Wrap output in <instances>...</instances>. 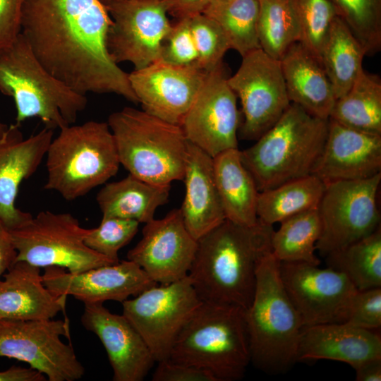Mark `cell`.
Listing matches in <instances>:
<instances>
[{"instance_id": "1f68e13d", "label": "cell", "mask_w": 381, "mask_h": 381, "mask_svg": "<svg viewBox=\"0 0 381 381\" xmlns=\"http://www.w3.org/2000/svg\"><path fill=\"white\" fill-rule=\"evenodd\" d=\"M327 267L341 273L358 291L381 287V229L325 256Z\"/></svg>"}, {"instance_id": "ab89813d", "label": "cell", "mask_w": 381, "mask_h": 381, "mask_svg": "<svg viewBox=\"0 0 381 381\" xmlns=\"http://www.w3.org/2000/svg\"><path fill=\"white\" fill-rule=\"evenodd\" d=\"M342 322L378 331L381 327V287L357 290L347 305Z\"/></svg>"}, {"instance_id": "f907efd6", "label": "cell", "mask_w": 381, "mask_h": 381, "mask_svg": "<svg viewBox=\"0 0 381 381\" xmlns=\"http://www.w3.org/2000/svg\"><path fill=\"white\" fill-rule=\"evenodd\" d=\"M228 1V0H212L211 1H214V2H221V1Z\"/></svg>"}, {"instance_id": "c3c4849f", "label": "cell", "mask_w": 381, "mask_h": 381, "mask_svg": "<svg viewBox=\"0 0 381 381\" xmlns=\"http://www.w3.org/2000/svg\"><path fill=\"white\" fill-rule=\"evenodd\" d=\"M8 126H9L0 121V140L3 138V136L7 131Z\"/></svg>"}, {"instance_id": "d6986e66", "label": "cell", "mask_w": 381, "mask_h": 381, "mask_svg": "<svg viewBox=\"0 0 381 381\" xmlns=\"http://www.w3.org/2000/svg\"><path fill=\"white\" fill-rule=\"evenodd\" d=\"M44 286L56 295L73 296L84 304L107 301L122 303L157 284L137 264L129 260L72 274L61 267H44Z\"/></svg>"}, {"instance_id": "9c48e42d", "label": "cell", "mask_w": 381, "mask_h": 381, "mask_svg": "<svg viewBox=\"0 0 381 381\" xmlns=\"http://www.w3.org/2000/svg\"><path fill=\"white\" fill-rule=\"evenodd\" d=\"M9 232L17 250L16 262L61 267L72 274L116 263L86 246L89 229L70 213L42 211Z\"/></svg>"}, {"instance_id": "ac0fdd59", "label": "cell", "mask_w": 381, "mask_h": 381, "mask_svg": "<svg viewBox=\"0 0 381 381\" xmlns=\"http://www.w3.org/2000/svg\"><path fill=\"white\" fill-rule=\"evenodd\" d=\"M197 65L176 66L157 60L128 73L142 110L179 125L193 102L206 75Z\"/></svg>"}, {"instance_id": "836d02e7", "label": "cell", "mask_w": 381, "mask_h": 381, "mask_svg": "<svg viewBox=\"0 0 381 381\" xmlns=\"http://www.w3.org/2000/svg\"><path fill=\"white\" fill-rule=\"evenodd\" d=\"M258 0L211 1L202 13L222 28L230 49L241 56L260 48L258 37Z\"/></svg>"}, {"instance_id": "52a82bcc", "label": "cell", "mask_w": 381, "mask_h": 381, "mask_svg": "<svg viewBox=\"0 0 381 381\" xmlns=\"http://www.w3.org/2000/svg\"><path fill=\"white\" fill-rule=\"evenodd\" d=\"M44 188L74 200L115 176L121 165L107 122L89 121L59 129L46 154Z\"/></svg>"}, {"instance_id": "681fc988", "label": "cell", "mask_w": 381, "mask_h": 381, "mask_svg": "<svg viewBox=\"0 0 381 381\" xmlns=\"http://www.w3.org/2000/svg\"><path fill=\"white\" fill-rule=\"evenodd\" d=\"M102 4H103L105 6L112 4V3H114V2H116V1H121V0H99Z\"/></svg>"}, {"instance_id": "cb8c5ba5", "label": "cell", "mask_w": 381, "mask_h": 381, "mask_svg": "<svg viewBox=\"0 0 381 381\" xmlns=\"http://www.w3.org/2000/svg\"><path fill=\"white\" fill-rule=\"evenodd\" d=\"M3 277L0 320H48L64 311L67 296L56 295L44 286L40 267L17 261Z\"/></svg>"}, {"instance_id": "f35d334b", "label": "cell", "mask_w": 381, "mask_h": 381, "mask_svg": "<svg viewBox=\"0 0 381 381\" xmlns=\"http://www.w3.org/2000/svg\"><path fill=\"white\" fill-rule=\"evenodd\" d=\"M139 224L131 219L102 217L97 227L89 229L85 243L90 249L118 262L119 251L135 236Z\"/></svg>"}, {"instance_id": "5bb4252c", "label": "cell", "mask_w": 381, "mask_h": 381, "mask_svg": "<svg viewBox=\"0 0 381 381\" xmlns=\"http://www.w3.org/2000/svg\"><path fill=\"white\" fill-rule=\"evenodd\" d=\"M223 62L207 71L180 126L187 140L212 158L238 148L240 113Z\"/></svg>"}, {"instance_id": "9a60e30c", "label": "cell", "mask_w": 381, "mask_h": 381, "mask_svg": "<svg viewBox=\"0 0 381 381\" xmlns=\"http://www.w3.org/2000/svg\"><path fill=\"white\" fill-rule=\"evenodd\" d=\"M112 24L107 46L113 60L134 69L159 60L172 23L162 0H121L106 6Z\"/></svg>"}, {"instance_id": "3957f363", "label": "cell", "mask_w": 381, "mask_h": 381, "mask_svg": "<svg viewBox=\"0 0 381 381\" xmlns=\"http://www.w3.org/2000/svg\"><path fill=\"white\" fill-rule=\"evenodd\" d=\"M279 265L272 251L260 259L254 295L246 310L250 363L270 374L285 373L298 362L304 327L282 282Z\"/></svg>"}, {"instance_id": "d590c367", "label": "cell", "mask_w": 381, "mask_h": 381, "mask_svg": "<svg viewBox=\"0 0 381 381\" xmlns=\"http://www.w3.org/2000/svg\"><path fill=\"white\" fill-rule=\"evenodd\" d=\"M366 55L381 49V0H330Z\"/></svg>"}, {"instance_id": "f546056e", "label": "cell", "mask_w": 381, "mask_h": 381, "mask_svg": "<svg viewBox=\"0 0 381 381\" xmlns=\"http://www.w3.org/2000/svg\"><path fill=\"white\" fill-rule=\"evenodd\" d=\"M348 127L381 135V80L363 68L349 90L337 99L329 118Z\"/></svg>"}, {"instance_id": "7402d4cb", "label": "cell", "mask_w": 381, "mask_h": 381, "mask_svg": "<svg viewBox=\"0 0 381 381\" xmlns=\"http://www.w3.org/2000/svg\"><path fill=\"white\" fill-rule=\"evenodd\" d=\"M381 135L328 119L326 140L313 174L325 185L365 179L380 173Z\"/></svg>"}, {"instance_id": "74e56055", "label": "cell", "mask_w": 381, "mask_h": 381, "mask_svg": "<svg viewBox=\"0 0 381 381\" xmlns=\"http://www.w3.org/2000/svg\"><path fill=\"white\" fill-rule=\"evenodd\" d=\"M189 20L198 53L196 65L209 71L222 62L230 49L228 41L219 25L204 13L193 16Z\"/></svg>"}, {"instance_id": "d4e9b609", "label": "cell", "mask_w": 381, "mask_h": 381, "mask_svg": "<svg viewBox=\"0 0 381 381\" xmlns=\"http://www.w3.org/2000/svg\"><path fill=\"white\" fill-rule=\"evenodd\" d=\"M183 181L186 190L180 210L188 231L198 240L226 218L214 180L213 158L189 142Z\"/></svg>"}, {"instance_id": "7dc6e473", "label": "cell", "mask_w": 381, "mask_h": 381, "mask_svg": "<svg viewBox=\"0 0 381 381\" xmlns=\"http://www.w3.org/2000/svg\"><path fill=\"white\" fill-rule=\"evenodd\" d=\"M357 381H380L381 358L364 361L354 368Z\"/></svg>"}, {"instance_id": "7c38bea8", "label": "cell", "mask_w": 381, "mask_h": 381, "mask_svg": "<svg viewBox=\"0 0 381 381\" xmlns=\"http://www.w3.org/2000/svg\"><path fill=\"white\" fill-rule=\"evenodd\" d=\"M202 301L188 276L157 284L123 301V315L138 332L155 362L167 360L181 329Z\"/></svg>"}, {"instance_id": "277c9868", "label": "cell", "mask_w": 381, "mask_h": 381, "mask_svg": "<svg viewBox=\"0 0 381 381\" xmlns=\"http://www.w3.org/2000/svg\"><path fill=\"white\" fill-rule=\"evenodd\" d=\"M168 359L207 370L217 381L241 379L250 363L246 310L202 301L176 337Z\"/></svg>"}, {"instance_id": "30bf717a", "label": "cell", "mask_w": 381, "mask_h": 381, "mask_svg": "<svg viewBox=\"0 0 381 381\" xmlns=\"http://www.w3.org/2000/svg\"><path fill=\"white\" fill-rule=\"evenodd\" d=\"M381 173L326 184L318 207L321 234L316 250L322 256L373 233L380 226L377 197Z\"/></svg>"}, {"instance_id": "ffe728a7", "label": "cell", "mask_w": 381, "mask_h": 381, "mask_svg": "<svg viewBox=\"0 0 381 381\" xmlns=\"http://www.w3.org/2000/svg\"><path fill=\"white\" fill-rule=\"evenodd\" d=\"M54 138L44 127L24 138L20 125L12 124L0 140V224L8 231L27 223L33 216L16 206L21 183L37 170Z\"/></svg>"}, {"instance_id": "7bdbcfd3", "label": "cell", "mask_w": 381, "mask_h": 381, "mask_svg": "<svg viewBox=\"0 0 381 381\" xmlns=\"http://www.w3.org/2000/svg\"><path fill=\"white\" fill-rule=\"evenodd\" d=\"M25 0H0V48L11 44L21 32Z\"/></svg>"}, {"instance_id": "8fae6325", "label": "cell", "mask_w": 381, "mask_h": 381, "mask_svg": "<svg viewBox=\"0 0 381 381\" xmlns=\"http://www.w3.org/2000/svg\"><path fill=\"white\" fill-rule=\"evenodd\" d=\"M69 321L0 320V357L25 362L49 381H74L85 374L71 344Z\"/></svg>"}, {"instance_id": "5b68a950", "label": "cell", "mask_w": 381, "mask_h": 381, "mask_svg": "<svg viewBox=\"0 0 381 381\" xmlns=\"http://www.w3.org/2000/svg\"><path fill=\"white\" fill-rule=\"evenodd\" d=\"M328 119L291 103L277 123L250 147L240 150L242 163L263 191L313 174L322 151Z\"/></svg>"}, {"instance_id": "4fadbf2b", "label": "cell", "mask_w": 381, "mask_h": 381, "mask_svg": "<svg viewBox=\"0 0 381 381\" xmlns=\"http://www.w3.org/2000/svg\"><path fill=\"white\" fill-rule=\"evenodd\" d=\"M227 80L241 103L243 121L239 131L242 139L258 140L291 104L280 61L260 48L242 56L238 69Z\"/></svg>"}, {"instance_id": "4316f807", "label": "cell", "mask_w": 381, "mask_h": 381, "mask_svg": "<svg viewBox=\"0 0 381 381\" xmlns=\"http://www.w3.org/2000/svg\"><path fill=\"white\" fill-rule=\"evenodd\" d=\"M213 170L225 218L243 226L256 224L259 190L242 163L240 150L231 149L215 156Z\"/></svg>"}, {"instance_id": "ee69618b", "label": "cell", "mask_w": 381, "mask_h": 381, "mask_svg": "<svg viewBox=\"0 0 381 381\" xmlns=\"http://www.w3.org/2000/svg\"><path fill=\"white\" fill-rule=\"evenodd\" d=\"M169 14L178 20L202 13L212 0H162Z\"/></svg>"}, {"instance_id": "e0dca14e", "label": "cell", "mask_w": 381, "mask_h": 381, "mask_svg": "<svg viewBox=\"0 0 381 381\" xmlns=\"http://www.w3.org/2000/svg\"><path fill=\"white\" fill-rule=\"evenodd\" d=\"M142 238L127 253L157 284H169L188 276L198 246L188 231L180 208L145 224Z\"/></svg>"}, {"instance_id": "f1b7e54d", "label": "cell", "mask_w": 381, "mask_h": 381, "mask_svg": "<svg viewBox=\"0 0 381 381\" xmlns=\"http://www.w3.org/2000/svg\"><path fill=\"white\" fill-rule=\"evenodd\" d=\"M325 186L322 180L310 174L259 192L258 221L273 226L299 213L317 209Z\"/></svg>"}, {"instance_id": "b9f144b4", "label": "cell", "mask_w": 381, "mask_h": 381, "mask_svg": "<svg viewBox=\"0 0 381 381\" xmlns=\"http://www.w3.org/2000/svg\"><path fill=\"white\" fill-rule=\"evenodd\" d=\"M157 363L152 375L153 381H217L208 370L193 365L169 359Z\"/></svg>"}, {"instance_id": "83f0119b", "label": "cell", "mask_w": 381, "mask_h": 381, "mask_svg": "<svg viewBox=\"0 0 381 381\" xmlns=\"http://www.w3.org/2000/svg\"><path fill=\"white\" fill-rule=\"evenodd\" d=\"M170 186L155 185L130 174L125 178L106 183L97 193L96 200L102 217H118L147 223L156 210L167 203Z\"/></svg>"}, {"instance_id": "7a4b0ae2", "label": "cell", "mask_w": 381, "mask_h": 381, "mask_svg": "<svg viewBox=\"0 0 381 381\" xmlns=\"http://www.w3.org/2000/svg\"><path fill=\"white\" fill-rule=\"evenodd\" d=\"M273 226H243L225 219L198 240L188 277L202 301L247 310L253 300L256 268L271 250Z\"/></svg>"}, {"instance_id": "8992f818", "label": "cell", "mask_w": 381, "mask_h": 381, "mask_svg": "<svg viewBox=\"0 0 381 381\" xmlns=\"http://www.w3.org/2000/svg\"><path fill=\"white\" fill-rule=\"evenodd\" d=\"M0 92L13 98L16 124L35 117L52 130L73 124L87 104L42 66L21 32L0 48Z\"/></svg>"}, {"instance_id": "44dd1931", "label": "cell", "mask_w": 381, "mask_h": 381, "mask_svg": "<svg viewBox=\"0 0 381 381\" xmlns=\"http://www.w3.org/2000/svg\"><path fill=\"white\" fill-rule=\"evenodd\" d=\"M84 305L81 323L104 346L113 380H143L155 361L138 332L123 315L111 313L103 303Z\"/></svg>"}, {"instance_id": "60d3db41", "label": "cell", "mask_w": 381, "mask_h": 381, "mask_svg": "<svg viewBox=\"0 0 381 381\" xmlns=\"http://www.w3.org/2000/svg\"><path fill=\"white\" fill-rule=\"evenodd\" d=\"M159 61L176 66L196 65L198 53L190 28L189 18L172 24L162 48Z\"/></svg>"}, {"instance_id": "d6a6232c", "label": "cell", "mask_w": 381, "mask_h": 381, "mask_svg": "<svg viewBox=\"0 0 381 381\" xmlns=\"http://www.w3.org/2000/svg\"><path fill=\"white\" fill-rule=\"evenodd\" d=\"M320 234L318 208L292 216L273 231L272 253L280 262H303L319 266L320 260L315 251Z\"/></svg>"}, {"instance_id": "484cf974", "label": "cell", "mask_w": 381, "mask_h": 381, "mask_svg": "<svg viewBox=\"0 0 381 381\" xmlns=\"http://www.w3.org/2000/svg\"><path fill=\"white\" fill-rule=\"evenodd\" d=\"M279 61L291 103L329 119L336 97L321 63L300 42L290 46Z\"/></svg>"}, {"instance_id": "2e32d148", "label": "cell", "mask_w": 381, "mask_h": 381, "mask_svg": "<svg viewBox=\"0 0 381 381\" xmlns=\"http://www.w3.org/2000/svg\"><path fill=\"white\" fill-rule=\"evenodd\" d=\"M285 291L304 327L342 322L357 289L346 276L329 267L303 262H280Z\"/></svg>"}, {"instance_id": "ba28073f", "label": "cell", "mask_w": 381, "mask_h": 381, "mask_svg": "<svg viewBox=\"0 0 381 381\" xmlns=\"http://www.w3.org/2000/svg\"><path fill=\"white\" fill-rule=\"evenodd\" d=\"M107 123L130 174L159 186L183 180L188 141L181 126L128 107L110 114Z\"/></svg>"}, {"instance_id": "e575fe53", "label": "cell", "mask_w": 381, "mask_h": 381, "mask_svg": "<svg viewBox=\"0 0 381 381\" xmlns=\"http://www.w3.org/2000/svg\"><path fill=\"white\" fill-rule=\"evenodd\" d=\"M258 37L260 49L280 60L301 39L299 25L291 0H258Z\"/></svg>"}, {"instance_id": "bcb514c9", "label": "cell", "mask_w": 381, "mask_h": 381, "mask_svg": "<svg viewBox=\"0 0 381 381\" xmlns=\"http://www.w3.org/2000/svg\"><path fill=\"white\" fill-rule=\"evenodd\" d=\"M46 376L32 368L11 366L0 371V381H45Z\"/></svg>"}, {"instance_id": "603a6c76", "label": "cell", "mask_w": 381, "mask_h": 381, "mask_svg": "<svg viewBox=\"0 0 381 381\" xmlns=\"http://www.w3.org/2000/svg\"><path fill=\"white\" fill-rule=\"evenodd\" d=\"M381 358V337L377 331L344 322L304 327L298 348V361L332 360L353 369L365 361Z\"/></svg>"}, {"instance_id": "6da1fadb", "label": "cell", "mask_w": 381, "mask_h": 381, "mask_svg": "<svg viewBox=\"0 0 381 381\" xmlns=\"http://www.w3.org/2000/svg\"><path fill=\"white\" fill-rule=\"evenodd\" d=\"M111 24L99 0H25L21 33L42 66L73 90L138 104L128 73L108 49Z\"/></svg>"}, {"instance_id": "f6af8a7d", "label": "cell", "mask_w": 381, "mask_h": 381, "mask_svg": "<svg viewBox=\"0 0 381 381\" xmlns=\"http://www.w3.org/2000/svg\"><path fill=\"white\" fill-rule=\"evenodd\" d=\"M17 250L10 232L0 224V280L4 272L16 262Z\"/></svg>"}, {"instance_id": "4dcf8cb0", "label": "cell", "mask_w": 381, "mask_h": 381, "mask_svg": "<svg viewBox=\"0 0 381 381\" xmlns=\"http://www.w3.org/2000/svg\"><path fill=\"white\" fill-rule=\"evenodd\" d=\"M365 52L344 22L337 16L324 44L320 61L336 99L346 94L363 68Z\"/></svg>"}, {"instance_id": "8d00e7d4", "label": "cell", "mask_w": 381, "mask_h": 381, "mask_svg": "<svg viewBox=\"0 0 381 381\" xmlns=\"http://www.w3.org/2000/svg\"><path fill=\"white\" fill-rule=\"evenodd\" d=\"M301 31L300 42L321 63V53L334 18L330 0H291Z\"/></svg>"}]
</instances>
